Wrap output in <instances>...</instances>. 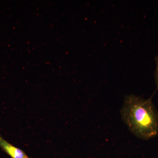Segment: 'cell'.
<instances>
[{
	"mask_svg": "<svg viewBox=\"0 0 158 158\" xmlns=\"http://www.w3.org/2000/svg\"><path fill=\"white\" fill-rule=\"evenodd\" d=\"M0 147L11 158H30L22 150L15 147L0 136Z\"/></svg>",
	"mask_w": 158,
	"mask_h": 158,
	"instance_id": "7a4b0ae2",
	"label": "cell"
},
{
	"mask_svg": "<svg viewBox=\"0 0 158 158\" xmlns=\"http://www.w3.org/2000/svg\"><path fill=\"white\" fill-rule=\"evenodd\" d=\"M120 113L123 121L137 138L148 140L158 135V111L152 98L127 95Z\"/></svg>",
	"mask_w": 158,
	"mask_h": 158,
	"instance_id": "6da1fadb",
	"label": "cell"
},
{
	"mask_svg": "<svg viewBox=\"0 0 158 158\" xmlns=\"http://www.w3.org/2000/svg\"><path fill=\"white\" fill-rule=\"evenodd\" d=\"M156 62V67L155 72L154 73L155 81V83L156 87V90H158V55L156 56L155 58Z\"/></svg>",
	"mask_w": 158,
	"mask_h": 158,
	"instance_id": "3957f363",
	"label": "cell"
}]
</instances>
